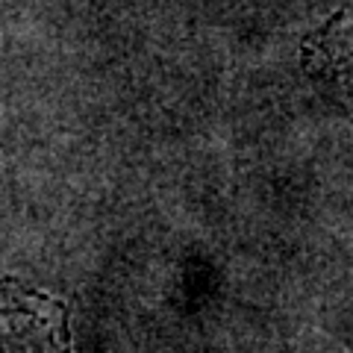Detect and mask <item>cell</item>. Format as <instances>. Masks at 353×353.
Segmentation results:
<instances>
[{
	"label": "cell",
	"instance_id": "1",
	"mask_svg": "<svg viewBox=\"0 0 353 353\" xmlns=\"http://www.w3.org/2000/svg\"><path fill=\"white\" fill-rule=\"evenodd\" d=\"M347 77H345V85H347V92H350V97H353V53H350V59H347V71H345Z\"/></svg>",
	"mask_w": 353,
	"mask_h": 353
}]
</instances>
